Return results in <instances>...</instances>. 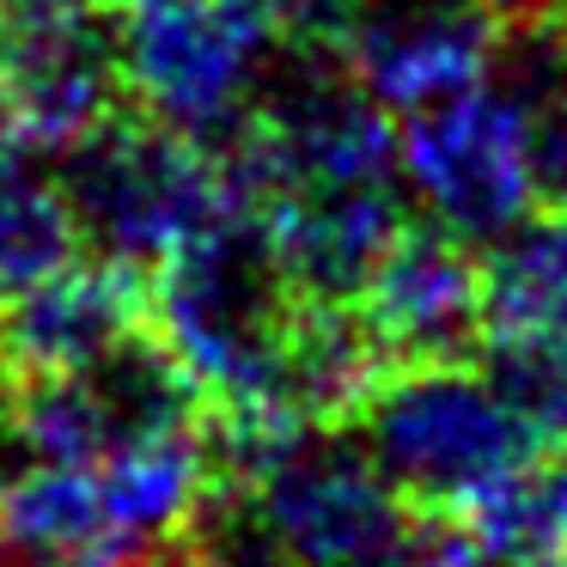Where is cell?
<instances>
[{"mask_svg":"<svg viewBox=\"0 0 567 567\" xmlns=\"http://www.w3.org/2000/svg\"><path fill=\"white\" fill-rule=\"evenodd\" d=\"M360 445L415 518H457L488 506L537 457V427L506 396L494 367L415 360L391 367L354 415Z\"/></svg>","mask_w":567,"mask_h":567,"instance_id":"1","label":"cell"},{"mask_svg":"<svg viewBox=\"0 0 567 567\" xmlns=\"http://www.w3.org/2000/svg\"><path fill=\"white\" fill-rule=\"evenodd\" d=\"M55 189H62L74 233L92 257L128 262V269H165L208 226L245 208L226 159L196 135L153 123L141 111L104 116L92 135L55 153Z\"/></svg>","mask_w":567,"mask_h":567,"instance_id":"2","label":"cell"},{"mask_svg":"<svg viewBox=\"0 0 567 567\" xmlns=\"http://www.w3.org/2000/svg\"><path fill=\"white\" fill-rule=\"evenodd\" d=\"M403 189L433 226L494 245L537 208V153H530V92L482 86L396 116Z\"/></svg>","mask_w":567,"mask_h":567,"instance_id":"3","label":"cell"},{"mask_svg":"<svg viewBox=\"0 0 567 567\" xmlns=\"http://www.w3.org/2000/svg\"><path fill=\"white\" fill-rule=\"evenodd\" d=\"M269 50L238 0H135L123 7V92L141 116L208 141L250 123L269 86Z\"/></svg>","mask_w":567,"mask_h":567,"instance_id":"4","label":"cell"},{"mask_svg":"<svg viewBox=\"0 0 567 567\" xmlns=\"http://www.w3.org/2000/svg\"><path fill=\"white\" fill-rule=\"evenodd\" d=\"M123 99L116 0H0V123L31 153H68Z\"/></svg>","mask_w":567,"mask_h":567,"instance_id":"5","label":"cell"},{"mask_svg":"<svg viewBox=\"0 0 567 567\" xmlns=\"http://www.w3.org/2000/svg\"><path fill=\"white\" fill-rule=\"evenodd\" d=\"M141 330H153V275L111 257H68L0 299V384L92 367Z\"/></svg>","mask_w":567,"mask_h":567,"instance_id":"6","label":"cell"},{"mask_svg":"<svg viewBox=\"0 0 567 567\" xmlns=\"http://www.w3.org/2000/svg\"><path fill=\"white\" fill-rule=\"evenodd\" d=\"M360 323L391 367L470 360L482 348V257L470 238L421 220L391 238L354 293Z\"/></svg>","mask_w":567,"mask_h":567,"instance_id":"7","label":"cell"},{"mask_svg":"<svg viewBox=\"0 0 567 567\" xmlns=\"http://www.w3.org/2000/svg\"><path fill=\"white\" fill-rule=\"evenodd\" d=\"M494 13L482 0H360L348 74L391 116L482 86L494 68Z\"/></svg>","mask_w":567,"mask_h":567,"instance_id":"8","label":"cell"},{"mask_svg":"<svg viewBox=\"0 0 567 567\" xmlns=\"http://www.w3.org/2000/svg\"><path fill=\"white\" fill-rule=\"evenodd\" d=\"M482 348L567 354V214H525L482 257Z\"/></svg>","mask_w":567,"mask_h":567,"instance_id":"9","label":"cell"},{"mask_svg":"<svg viewBox=\"0 0 567 567\" xmlns=\"http://www.w3.org/2000/svg\"><path fill=\"white\" fill-rule=\"evenodd\" d=\"M80 257V233L55 177L31 165V147L0 123V299Z\"/></svg>","mask_w":567,"mask_h":567,"instance_id":"10","label":"cell"},{"mask_svg":"<svg viewBox=\"0 0 567 567\" xmlns=\"http://www.w3.org/2000/svg\"><path fill=\"white\" fill-rule=\"evenodd\" d=\"M275 68H348L360 0H238Z\"/></svg>","mask_w":567,"mask_h":567,"instance_id":"11","label":"cell"},{"mask_svg":"<svg viewBox=\"0 0 567 567\" xmlns=\"http://www.w3.org/2000/svg\"><path fill=\"white\" fill-rule=\"evenodd\" d=\"M482 7H488L494 25H501L506 38H518V43L567 31V0H482Z\"/></svg>","mask_w":567,"mask_h":567,"instance_id":"12","label":"cell"},{"mask_svg":"<svg viewBox=\"0 0 567 567\" xmlns=\"http://www.w3.org/2000/svg\"><path fill=\"white\" fill-rule=\"evenodd\" d=\"M141 567H208V555L196 549V537H184V543H172V549H159V555H147Z\"/></svg>","mask_w":567,"mask_h":567,"instance_id":"13","label":"cell"},{"mask_svg":"<svg viewBox=\"0 0 567 567\" xmlns=\"http://www.w3.org/2000/svg\"><path fill=\"white\" fill-rule=\"evenodd\" d=\"M470 530V525H464ZM476 567H567V561H501V555H482Z\"/></svg>","mask_w":567,"mask_h":567,"instance_id":"14","label":"cell"},{"mask_svg":"<svg viewBox=\"0 0 567 567\" xmlns=\"http://www.w3.org/2000/svg\"><path fill=\"white\" fill-rule=\"evenodd\" d=\"M0 567H7V543H0Z\"/></svg>","mask_w":567,"mask_h":567,"instance_id":"15","label":"cell"}]
</instances>
